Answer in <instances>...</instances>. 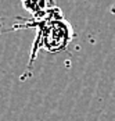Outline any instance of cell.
<instances>
[{"instance_id": "1", "label": "cell", "mask_w": 115, "mask_h": 121, "mask_svg": "<svg viewBox=\"0 0 115 121\" xmlns=\"http://www.w3.org/2000/svg\"><path fill=\"white\" fill-rule=\"evenodd\" d=\"M18 21L20 22L14 24L11 29H26V28L36 29V38L32 45L31 57H29L22 79L31 75V70H32V65L36 60L39 50H46L49 53L64 52L67 50V48L75 36L72 25L65 20L64 13L58 6L47 15L39 17V18L32 17L31 20H25L21 17L18 18Z\"/></svg>"}, {"instance_id": "2", "label": "cell", "mask_w": 115, "mask_h": 121, "mask_svg": "<svg viewBox=\"0 0 115 121\" xmlns=\"http://www.w3.org/2000/svg\"><path fill=\"white\" fill-rule=\"evenodd\" d=\"M20 1L24 10H26L35 18L47 15L57 7L56 0H20Z\"/></svg>"}, {"instance_id": "3", "label": "cell", "mask_w": 115, "mask_h": 121, "mask_svg": "<svg viewBox=\"0 0 115 121\" xmlns=\"http://www.w3.org/2000/svg\"><path fill=\"white\" fill-rule=\"evenodd\" d=\"M110 11H111V13H112V14L115 15V3L112 4V6H111V10H110Z\"/></svg>"}]
</instances>
